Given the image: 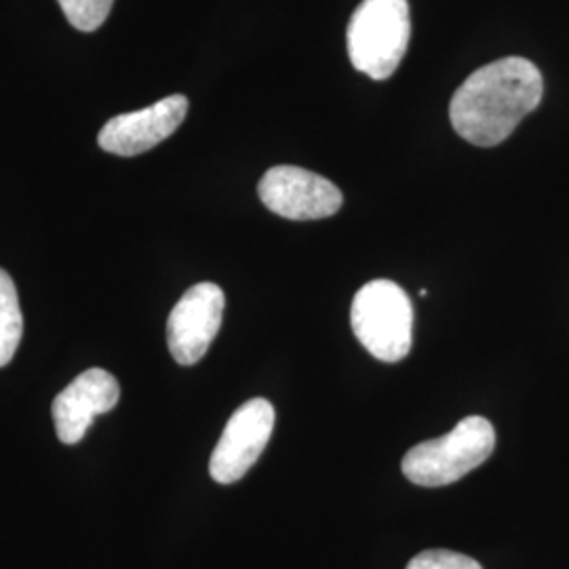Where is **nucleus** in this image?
Instances as JSON below:
<instances>
[{"instance_id": "12", "label": "nucleus", "mask_w": 569, "mask_h": 569, "mask_svg": "<svg viewBox=\"0 0 569 569\" xmlns=\"http://www.w3.org/2000/svg\"><path fill=\"white\" fill-rule=\"evenodd\" d=\"M407 569H483L475 559L453 550L432 549L416 555Z\"/></svg>"}, {"instance_id": "10", "label": "nucleus", "mask_w": 569, "mask_h": 569, "mask_svg": "<svg viewBox=\"0 0 569 569\" xmlns=\"http://www.w3.org/2000/svg\"><path fill=\"white\" fill-rule=\"evenodd\" d=\"M21 333L23 317L18 289L9 272L0 268V367H7L13 361L20 348Z\"/></svg>"}, {"instance_id": "5", "label": "nucleus", "mask_w": 569, "mask_h": 569, "mask_svg": "<svg viewBox=\"0 0 569 569\" xmlns=\"http://www.w3.org/2000/svg\"><path fill=\"white\" fill-rule=\"evenodd\" d=\"M258 194L272 213L296 222L331 218L345 203L336 183L293 164L268 169L258 183Z\"/></svg>"}, {"instance_id": "8", "label": "nucleus", "mask_w": 569, "mask_h": 569, "mask_svg": "<svg viewBox=\"0 0 569 569\" xmlns=\"http://www.w3.org/2000/svg\"><path fill=\"white\" fill-rule=\"evenodd\" d=\"M188 114L183 96H169L142 110L117 114L98 136L100 148L117 157H138L176 133Z\"/></svg>"}, {"instance_id": "1", "label": "nucleus", "mask_w": 569, "mask_h": 569, "mask_svg": "<svg viewBox=\"0 0 569 569\" xmlns=\"http://www.w3.org/2000/svg\"><path fill=\"white\" fill-rule=\"evenodd\" d=\"M545 96L538 66L526 58H505L475 70L449 103L453 131L467 142L491 148L512 136Z\"/></svg>"}, {"instance_id": "11", "label": "nucleus", "mask_w": 569, "mask_h": 569, "mask_svg": "<svg viewBox=\"0 0 569 569\" xmlns=\"http://www.w3.org/2000/svg\"><path fill=\"white\" fill-rule=\"evenodd\" d=\"M66 20L81 32H93L108 20L114 0H58Z\"/></svg>"}, {"instance_id": "9", "label": "nucleus", "mask_w": 569, "mask_h": 569, "mask_svg": "<svg viewBox=\"0 0 569 569\" xmlns=\"http://www.w3.org/2000/svg\"><path fill=\"white\" fill-rule=\"evenodd\" d=\"M121 399V387L112 373L93 367L82 371L56 397L51 416L63 446H77L84 439L93 418L112 411Z\"/></svg>"}, {"instance_id": "6", "label": "nucleus", "mask_w": 569, "mask_h": 569, "mask_svg": "<svg viewBox=\"0 0 569 569\" xmlns=\"http://www.w3.org/2000/svg\"><path fill=\"white\" fill-rule=\"evenodd\" d=\"M274 430V407L266 399H251L239 407L218 441L209 460V475L213 481L230 486L241 481L253 467Z\"/></svg>"}, {"instance_id": "3", "label": "nucleus", "mask_w": 569, "mask_h": 569, "mask_svg": "<svg viewBox=\"0 0 569 569\" xmlns=\"http://www.w3.org/2000/svg\"><path fill=\"white\" fill-rule=\"evenodd\" d=\"M496 448V430L481 416H468L448 435L409 449L403 475L422 488H443L481 467Z\"/></svg>"}, {"instance_id": "7", "label": "nucleus", "mask_w": 569, "mask_h": 569, "mask_svg": "<svg viewBox=\"0 0 569 569\" xmlns=\"http://www.w3.org/2000/svg\"><path fill=\"white\" fill-rule=\"evenodd\" d=\"M224 291L216 283L192 284L167 319V345L180 366H194L216 340L224 317Z\"/></svg>"}, {"instance_id": "4", "label": "nucleus", "mask_w": 569, "mask_h": 569, "mask_svg": "<svg viewBox=\"0 0 569 569\" xmlns=\"http://www.w3.org/2000/svg\"><path fill=\"white\" fill-rule=\"evenodd\" d=\"M350 326L371 357L385 363L403 361L411 350L413 308L395 281L376 279L363 284L350 308Z\"/></svg>"}, {"instance_id": "2", "label": "nucleus", "mask_w": 569, "mask_h": 569, "mask_svg": "<svg viewBox=\"0 0 569 569\" xmlns=\"http://www.w3.org/2000/svg\"><path fill=\"white\" fill-rule=\"evenodd\" d=\"M411 39L407 0H363L352 13L346 42L355 70L387 81L406 58Z\"/></svg>"}]
</instances>
